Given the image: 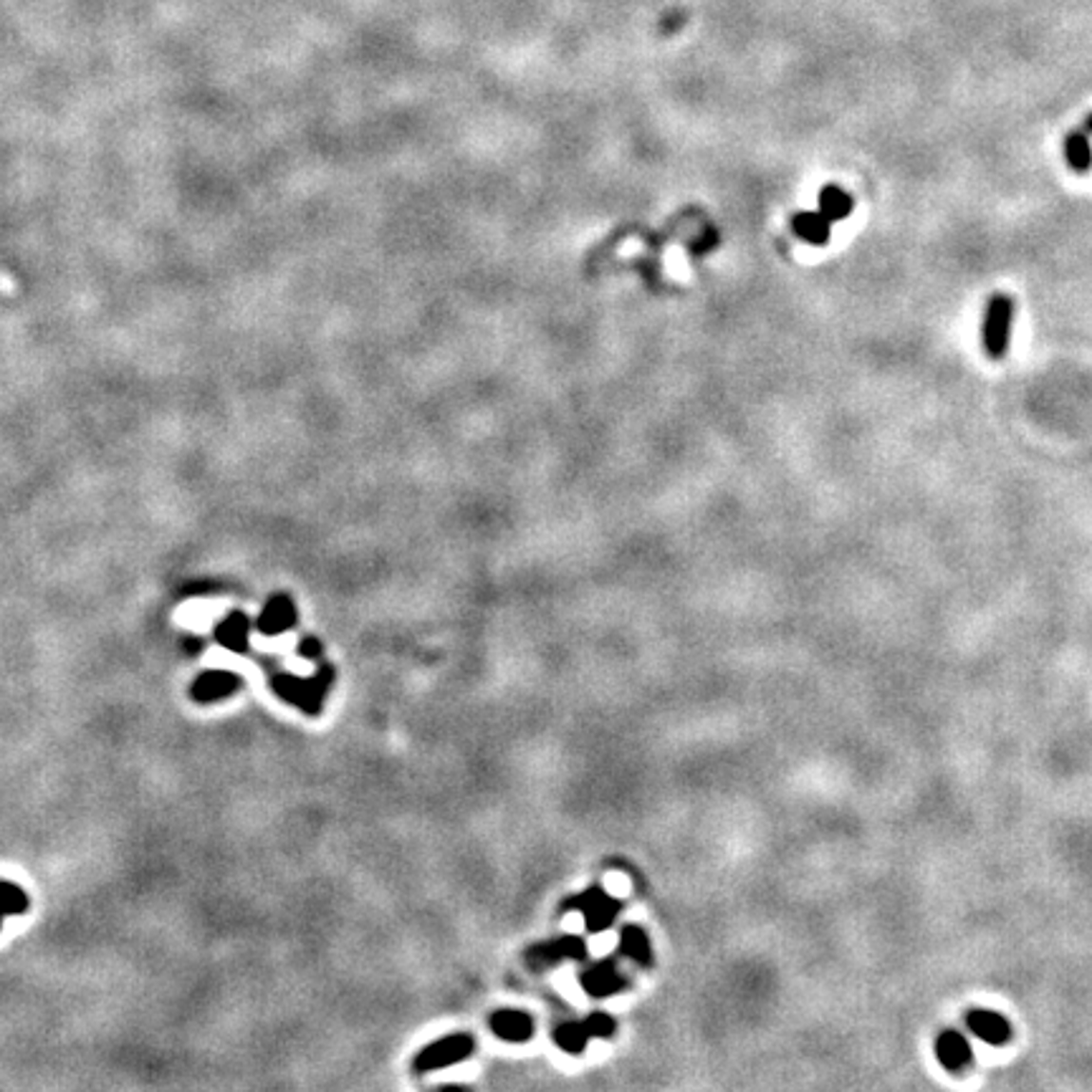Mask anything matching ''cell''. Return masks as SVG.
I'll return each instance as SVG.
<instances>
[{
    "instance_id": "obj_17",
    "label": "cell",
    "mask_w": 1092,
    "mask_h": 1092,
    "mask_svg": "<svg viewBox=\"0 0 1092 1092\" xmlns=\"http://www.w3.org/2000/svg\"><path fill=\"white\" fill-rule=\"evenodd\" d=\"M1064 157H1067V165H1070L1075 173L1080 175L1090 173L1092 147L1087 135H1083V132H1072V135L1064 137Z\"/></svg>"
},
{
    "instance_id": "obj_12",
    "label": "cell",
    "mask_w": 1092,
    "mask_h": 1092,
    "mask_svg": "<svg viewBox=\"0 0 1092 1092\" xmlns=\"http://www.w3.org/2000/svg\"><path fill=\"white\" fill-rule=\"evenodd\" d=\"M215 640L231 653H249L250 640V620L243 612H231L226 620H220L215 627Z\"/></svg>"
},
{
    "instance_id": "obj_18",
    "label": "cell",
    "mask_w": 1092,
    "mask_h": 1092,
    "mask_svg": "<svg viewBox=\"0 0 1092 1092\" xmlns=\"http://www.w3.org/2000/svg\"><path fill=\"white\" fill-rule=\"evenodd\" d=\"M28 896H26V890L18 888L15 882H8V880H0V913L3 916H23V913H28Z\"/></svg>"
},
{
    "instance_id": "obj_21",
    "label": "cell",
    "mask_w": 1092,
    "mask_h": 1092,
    "mask_svg": "<svg viewBox=\"0 0 1092 1092\" xmlns=\"http://www.w3.org/2000/svg\"><path fill=\"white\" fill-rule=\"evenodd\" d=\"M1085 127H1087V129H1090V132H1092V114H1090V117H1087V121H1085Z\"/></svg>"
},
{
    "instance_id": "obj_10",
    "label": "cell",
    "mask_w": 1092,
    "mask_h": 1092,
    "mask_svg": "<svg viewBox=\"0 0 1092 1092\" xmlns=\"http://www.w3.org/2000/svg\"><path fill=\"white\" fill-rule=\"evenodd\" d=\"M296 625V604L288 595H273L266 602L264 612L256 622V630L266 638H276V635L288 633Z\"/></svg>"
},
{
    "instance_id": "obj_19",
    "label": "cell",
    "mask_w": 1092,
    "mask_h": 1092,
    "mask_svg": "<svg viewBox=\"0 0 1092 1092\" xmlns=\"http://www.w3.org/2000/svg\"><path fill=\"white\" fill-rule=\"evenodd\" d=\"M584 1027H587V1032L592 1040H612L615 1034H618V1022H615V1017H610V1014H604V1011H592L587 1019H584Z\"/></svg>"
},
{
    "instance_id": "obj_6",
    "label": "cell",
    "mask_w": 1092,
    "mask_h": 1092,
    "mask_svg": "<svg viewBox=\"0 0 1092 1092\" xmlns=\"http://www.w3.org/2000/svg\"><path fill=\"white\" fill-rule=\"evenodd\" d=\"M580 984L592 999H607V996L620 994L627 987V979L620 973L618 964L612 958H604V961L589 964L580 973Z\"/></svg>"
},
{
    "instance_id": "obj_14",
    "label": "cell",
    "mask_w": 1092,
    "mask_h": 1092,
    "mask_svg": "<svg viewBox=\"0 0 1092 1092\" xmlns=\"http://www.w3.org/2000/svg\"><path fill=\"white\" fill-rule=\"evenodd\" d=\"M791 231L797 233V238L809 243V246H827L829 238H832V223L820 211L797 213L791 218Z\"/></svg>"
},
{
    "instance_id": "obj_1",
    "label": "cell",
    "mask_w": 1092,
    "mask_h": 1092,
    "mask_svg": "<svg viewBox=\"0 0 1092 1092\" xmlns=\"http://www.w3.org/2000/svg\"><path fill=\"white\" fill-rule=\"evenodd\" d=\"M334 676L337 673H334L332 665L322 663L311 678H299V676H291V673H279V676H273L271 688L281 701L291 703V706H296L304 713H309V716H319L322 709H324Z\"/></svg>"
},
{
    "instance_id": "obj_4",
    "label": "cell",
    "mask_w": 1092,
    "mask_h": 1092,
    "mask_svg": "<svg viewBox=\"0 0 1092 1092\" xmlns=\"http://www.w3.org/2000/svg\"><path fill=\"white\" fill-rule=\"evenodd\" d=\"M524 961L531 972H546L565 961H587V943L580 935H557L527 949Z\"/></svg>"
},
{
    "instance_id": "obj_13",
    "label": "cell",
    "mask_w": 1092,
    "mask_h": 1092,
    "mask_svg": "<svg viewBox=\"0 0 1092 1092\" xmlns=\"http://www.w3.org/2000/svg\"><path fill=\"white\" fill-rule=\"evenodd\" d=\"M618 951L625 958H630L635 966H640V969H650L653 961H656L650 935L645 934L640 926H622V931H620Z\"/></svg>"
},
{
    "instance_id": "obj_15",
    "label": "cell",
    "mask_w": 1092,
    "mask_h": 1092,
    "mask_svg": "<svg viewBox=\"0 0 1092 1092\" xmlns=\"http://www.w3.org/2000/svg\"><path fill=\"white\" fill-rule=\"evenodd\" d=\"M554 1042H557V1047L562 1049V1052H566V1055L580 1057L582 1052L587 1049L589 1042H592V1037H589L584 1022H562V1025L554 1029Z\"/></svg>"
},
{
    "instance_id": "obj_8",
    "label": "cell",
    "mask_w": 1092,
    "mask_h": 1092,
    "mask_svg": "<svg viewBox=\"0 0 1092 1092\" xmlns=\"http://www.w3.org/2000/svg\"><path fill=\"white\" fill-rule=\"evenodd\" d=\"M935 1057L941 1063L943 1070L949 1072H964L973 1064V1052L972 1045L966 1040L964 1034L956 1029H943L935 1040Z\"/></svg>"
},
{
    "instance_id": "obj_2",
    "label": "cell",
    "mask_w": 1092,
    "mask_h": 1092,
    "mask_svg": "<svg viewBox=\"0 0 1092 1092\" xmlns=\"http://www.w3.org/2000/svg\"><path fill=\"white\" fill-rule=\"evenodd\" d=\"M562 911L582 913L589 934H602V931H607L618 920L622 903H620L618 898L607 896L600 885H592V888L582 890L577 896L566 898L565 903H562Z\"/></svg>"
},
{
    "instance_id": "obj_7",
    "label": "cell",
    "mask_w": 1092,
    "mask_h": 1092,
    "mask_svg": "<svg viewBox=\"0 0 1092 1092\" xmlns=\"http://www.w3.org/2000/svg\"><path fill=\"white\" fill-rule=\"evenodd\" d=\"M966 1027L972 1029L973 1037L987 1042L991 1047H1004L1011 1040L1009 1019L991 1009H972L966 1014Z\"/></svg>"
},
{
    "instance_id": "obj_11",
    "label": "cell",
    "mask_w": 1092,
    "mask_h": 1092,
    "mask_svg": "<svg viewBox=\"0 0 1092 1092\" xmlns=\"http://www.w3.org/2000/svg\"><path fill=\"white\" fill-rule=\"evenodd\" d=\"M241 688V678L231 671H208L203 676H197L190 695L197 703H215L223 701L228 695H233Z\"/></svg>"
},
{
    "instance_id": "obj_16",
    "label": "cell",
    "mask_w": 1092,
    "mask_h": 1092,
    "mask_svg": "<svg viewBox=\"0 0 1092 1092\" xmlns=\"http://www.w3.org/2000/svg\"><path fill=\"white\" fill-rule=\"evenodd\" d=\"M852 211H855V200H852L850 193H844V190L837 188V185L822 188L820 213L829 220V223H837V220L847 218Z\"/></svg>"
},
{
    "instance_id": "obj_20",
    "label": "cell",
    "mask_w": 1092,
    "mask_h": 1092,
    "mask_svg": "<svg viewBox=\"0 0 1092 1092\" xmlns=\"http://www.w3.org/2000/svg\"><path fill=\"white\" fill-rule=\"evenodd\" d=\"M322 653H324V648H322V642H319L317 638H304V640L299 642V656H302L304 660H319Z\"/></svg>"
},
{
    "instance_id": "obj_5",
    "label": "cell",
    "mask_w": 1092,
    "mask_h": 1092,
    "mask_svg": "<svg viewBox=\"0 0 1092 1092\" xmlns=\"http://www.w3.org/2000/svg\"><path fill=\"white\" fill-rule=\"evenodd\" d=\"M475 1040L471 1034H451L443 1040H435L428 1047H422L415 1057V1072H433L440 1067H451L473 1055Z\"/></svg>"
},
{
    "instance_id": "obj_9",
    "label": "cell",
    "mask_w": 1092,
    "mask_h": 1092,
    "mask_svg": "<svg viewBox=\"0 0 1092 1092\" xmlns=\"http://www.w3.org/2000/svg\"><path fill=\"white\" fill-rule=\"evenodd\" d=\"M489 1027L498 1040L511 1042V1045H521L534 1037V1019L521 1009H496L490 1014Z\"/></svg>"
},
{
    "instance_id": "obj_3",
    "label": "cell",
    "mask_w": 1092,
    "mask_h": 1092,
    "mask_svg": "<svg viewBox=\"0 0 1092 1092\" xmlns=\"http://www.w3.org/2000/svg\"><path fill=\"white\" fill-rule=\"evenodd\" d=\"M1011 322H1014V302L1009 296L994 294L987 302V314H984V352L991 360H1002L1009 349Z\"/></svg>"
},
{
    "instance_id": "obj_22",
    "label": "cell",
    "mask_w": 1092,
    "mask_h": 1092,
    "mask_svg": "<svg viewBox=\"0 0 1092 1092\" xmlns=\"http://www.w3.org/2000/svg\"><path fill=\"white\" fill-rule=\"evenodd\" d=\"M3 920H6V916H3V913H0V928H3Z\"/></svg>"
}]
</instances>
